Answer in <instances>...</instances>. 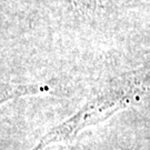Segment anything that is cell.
<instances>
[{"mask_svg":"<svg viewBox=\"0 0 150 150\" xmlns=\"http://www.w3.org/2000/svg\"><path fill=\"white\" fill-rule=\"evenodd\" d=\"M147 88V74L138 70L115 77L93 91L74 116L45 134L32 150H41L52 142L75 138L87 127L105 121L117 111L139 101Z\"/></svg>","mask_w":150,"mask_h":150,"instance_id":"cell-1","label":"cell"},{"mask_svg":"<svg viewBox=\"0 0 150 150\" xmlns=\"http://www.w3.org/2000/svg\"><path fill=\"white\" fill-rule=\"evenodd\" d=\"M78 13L90 16L103 6V0H69Z\"/></svg>","mask_w":150,"mask_h":150,"instance_id":"cell-3","label":"cell"},{"mask_svg":"<svg viewBox=\"0 0 150 150\" xmlns=\"http://www.w3.org/2000/svg\"><path fill=\"white\" fill-rule=\"evenodd\" d=\"M51 89L48 83H31V85H11L2 87L1 89V102L8 101L9 99L22 96L39 95L43 92H49Z\"/></svg>","mask_w":150,"mask_h":150,"instance_id":"cell-2","label":"cell"}]
</instances>
